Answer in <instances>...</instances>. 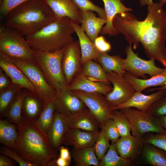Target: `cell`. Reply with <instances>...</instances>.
<instances>
[{
  "label": "cell",
  "instance_id": "obj_3",
  "mask_svg": "<svg viewBox=\"0 0 166 166\" xmlns=\"http://www.w3.org/2000/svg\"><path fill=\"white\" fill-rule=\"evenodd\" d=\"M5 18L4 25L16 30L25 37L57 18L45 0H29L14 8Z\"/></svg>",
  "mask_w": 166,
  "mask_h": 166
},
{
  "label": "cell",
  "instance_id": "obj_39",
  "mask_svg": "<svg viewBox=\"0 0 166 166\" xmlns=\"http://www.w3.org/2000/svg\"><path fill=\"white\" fill-rule=\"evenodd\" d=\"M102 128H103L107 136L112 143H115L120 137L118 130L114 121L111 118L105 121Z\"/></svg>",
  "mask_w": 166,
  "mask_h": 166
},
{
  "label": "cell",
  "instance_id": "obj_4",
  "mask_svg": "<svg viewBox=\"0 0 166 166\" xmlns=\"http://www.w3.org/2000/svg\"><path fill=\"white\" fill-rule=\"evenodd\" d=\"M75 33L71 19L57 18L34 34L26 38L32 49L50 52L61 49L74 40Z\"/></svg>",
  "mask_w": 166,
  "mask_h": 166
},
{
  "label": "cell",
  "instance_id": "obj_14",
  "mask_svg": "<svg viewBox=\"0 0 166 166\" xmlns=\"http://www.w3.org/2000/svg\"><path fill=\"white\" fill-rule=\"evenodd\" d=\"M54 101L56 110L65 117L87 107L81 99L68 89L57 92Z\"/></svg>",
  "mask_w": 166,
  "mask_h": 166
},
{
  "label": "cell",
  "instance_id": "obj_12",
  "mask_svg": "<svg viewBox=\"0 0 166 166\" xmlns=\"http://www.w3.org/2000/svg\"><path fill=\"white\" fill-rule=\"evenodd\" d=\"M81 50L78 40H74L64 48L62 61L63 72L68 85L82 70Z\"/></svg>",
  "mask_w": 166,
  "mask_h": 166
},
{
  "label": "cell",
  "instance_id": "obj_22",
  "mask_svg": "<svg viewBox=\"0 0 166 166\" xmlns=\"http://www.w3.org/2000/svg\"><path fill=\"white\" fill-rule=\"evenodd\" d=\"M71 23L79 39L81 50V63L82 65L86 61L92 60L96 61L100 53L94 43L89 39L79 24L71 20Z\"/></svg>",
  "mask_w": 166,
  "mask_h": 166
},
{
  "label": "cell",
  "instance_id": "obj_19",
  "mask_svg": "<svg viewBox=\"0 0 166 166\" xmlns=\"http://www.w3.org/2000/svg\"><path fill=\"white\" fill-rule=\"evenodd\" d=\"M57 18L68 17L74 22L81 23L80 10L73 0H45Z\"/></svg>",
  "mask_w": 166,
  "mask_h": 166
},
{
  "label": "cell",
  "instance_id": "obj_53",
  "mask_svg": "<svg viewBox=\"0 0 166 166\" xmlns=\"http://www.w3.org/2000/svg\"><path fill=\"white\" fill-rule=\"evenodd\" d=\"M122 1V2H124V0H121Z\"/></svg>",
  "mask_w": 166,
  "mask_h": 166
},
{
  "label": "cell",
  "instance_id": "obj_18",
  "mask_svg": "<svg viewBox=\"0 0 166 166\" xmlns=\"http://www.w3.org/2000/svg\"><path fill=\"white\" fill-rule=\"evenodd\" d=\"M65 117L70 128L94 132L100 127L98 120L87 107Z\"/></svg>",
  "mask_w": 166,
  "mask_h": 166
},
{
  "label": "cell",
  "instance_id": "obj_44",
  "mask_svg": "<svg viewBox=\"0 0 166 166\" xmlns=\"http://www.w3.org/2000/svg\"><path fill=\"white\" fill-rule=\"evenodd\" d=\"M94 43L97 48L101 52L106 53L111 49L110 43L107 41L103 36L98 37Z\"/></svg>",
  "mask_w": 166,
  "mask_h": 166
},
{
  "label": "cell",
  "instance_id": "obj_37",
  "mask_svg": "<svg viewBox=\"0 0 166 166\" xmlns=\"http://www.w3.org/2000/svg\"><path fill=\"white\" fill-rule=\"evenodd\" d=\"M101 129L93 146L95 154L99 160L103 158L110 145L109 143V140L103 128Z\"/></svg>",
  "mask_w": 166,
  "mask_h": 166
},
{
  "label": "cell",
  "instance_id": "obj_35",
  "mask_svg": "<svg viewBox=\"0 0 166 166\" xmlns=\"http://www.w3.org/2000/svg\"><path fill=\"white\" fill-rule=\"evenodd\" d=\"M26 92L21 91L15 97L6 113L7 117L18 125L22 121V102Z\"/></svg>",
  "mask_w": 166,
  "mask_h": 166
},
{
  "label": "cell",
  "instance_id": "obj_32",
  "mask_svg": "<svg viewBox=\"0 0 166 166\" xmlns=\"http://www.w3.org/2000/svg\"><path fill=\"white\" fill-rule=\"evenodd\" d=\"M56 109L54 100L44 104V109L35 123L47 134L53 121Z\"/></svg>",
  "mask_w": 166,
  "mask_h": 166
},
{
  "label": "cell",
  "instance_id": "obj_49",
  "mask_svg": "<svg viewBox=\"0 0 166 166\" xmlns=\"http://www.w3.org/2000/svg\"><path fill=\"white\" fill-rule=\"evenodd\" d=\"M152 0H140V3L141 6L147 5L148 6L152 5L153 3Z\"/></svg>",
  "mask_w": 166,
  "mask_h": 166
},
{
  "label": "cell",
  "instance_id": "obj_25",
  "mask_svg": "<svg viewBox=\"0 0 166 166\" xmlns=\"http://www.w3.org/2000/svg\"><path fill=\"white\" fill-rule=\"evenodd\" d=\"M162 73L147 79L136 77L125 71L124 76L126 80L132 85L136 91L142 92L144 89L152 87L161 86L166 84V68Z\"/></svg>",
  "mask_w": 166,
  "mask_h": 166
},
{
  "label": "cell",
  "instance_id": "obj_43",
  "mask_svg": "<svg viewBox=\"0 0 166 166\" xmlns=\"http://www.w3.org/2000/svg\"><path fill=\"white\" fill-rule=\"evenodd\" d=\"M0 152L11 158L18 163L20 166H35L25 161L13 149L6 146L0 148Z\"/></svg>",
  "mask_w": 166,
  "mask_h": 166
},
{
  "label": "cell",
  "instance_id": "obj_40",
  "mask_svg": "<svg viewBox=\"0 0 166 166\" xmlns=\"http://www.w3.org/2000/svg\"><path fill=\"white\" fill-rule=\"evenodd\" d=\"M147 111L157 117L166 115V94L154 103Z\"/></svg>",
  "mask_w": 166,
  "mask_h": 166
},
{
  "label": "cell",
  "instance_id": "obj_24",
  "mask_svg": "<svg viewBox=\"0 0 166 166\" xmlns=\"http://www.w3.org/2000/svg\"><path fill=\"white\" fill-rule=\"evenodd\" d=\"M44 104L36 94L26 92L22 102L23 120L35 122L42 111Z\"/></svg>",
  "mask_w": 166,
  "mask_h": 166
},
{
  "label": "cell",
  "instance_id": "obj_31",
  "mask_svg": "<svg viewBox=\"0 0 166 166\" xmlns=\"http://www.w3.org/2000/svg\"><path fill=\"white\" fill-rule=\"evenodd\" d=\"M142 154L148 164L153 166H166V153L161 149L152 144H146Z\"/></svg>",
  "mask_w": 166,
  "mask_h": 166
},
{
  "label": "cell",
  "instance_id": "obj_9",
  "mask_svg": "<svg viewBox=\"0 0 166 166\" xmlns=\"http://www.w3.org/2000/svg\"><path fill=\"white\" fill-rule=\"evenodd\" d=\"M131 44H129L124 49L126 58L123 60L124 70L133 76L142 79H146V74L152 77L163 72L165 68L157 67L155 64V60L149 59L145 60L139 57L137 53L133 50Z\"/></svg>",
  "mask_w": 166,
  "mask_h": 166
},
{
  "label": "cell",
  "instance_id": "obj_29",
  "mask_svg": "<svg viewBox=\"0 0 166 166\" xmlns=\"http://www.w3.org/2000/svg\"><path fill=\"white\" fill-rule=\"evenodd\" d=\"M81 66L82 71L89 79L110 85L106 73L100 64L90 60L85 62Z\"/></svg>",
  "mask_w": 166,
  "mask_h": 166
},
{
  "label": "cell",
  "instance_id": "obj_20",
  "mask_svg": "<svg viewBox=\"0 0 166 166\" xmlns=\"http://www.w3.org/2000/svg\"><path fill=\"white\" fill-rule=\"evenodd\" d=\"M104 2L106 16V23L100 34L109 36L117 35L113 25V21L117 14L132 11L131 8L126 7L121 0H101Z\"/></svg>",
  "mask_w": 166,
  "mask_h": 166
},
{
  "label": "cell",
  "instance_id": "obj_51",
  "mask_svg": "<svg viewBox=\"0 0 166 166\" xmlns=\"http://www.w3.org/2000/svg\"><path fill=\"white\" fill-rule=\"evenodd\" d=\"M160 89L166 90V84L161 86H160L157 88H151L149 89L148 90V92H152L155 90H158Z\"/></svg>",
  "mask_w": 166,
  "mask_h": 166
},
{
  "label": "cell",
  "instance_id": "obj_5",
  "mask_svg": "<svg viewBox=\"0 0 166 166\" xmlns=\"http://www.w3.org/2000/svg\"><path fill=\"white\" fill-rule=\"evenodd\" d=\"M64 48L52 52L33 49L35 61L47 82L57 92L67 89L68 86L62 66Z\"/></svg>",
  "mask_w": 166,
  "mask_h": 166
},
{
  "label": "cell",
  "instance_id": "obj_2",
  "mask_svg": "<svg viewBox=\"0 0 166 166\" xmlns=\"http://www.w3.org/2000/svg\"><path fill=\"white\" fill-rule=\"evenodd\" d=\"M17 128L18 138L13 149L35 166H56L57 151L51 145L47 134L34 122L25 120Z\"/></svg>",
  "mask_w": 166,
  "mask_h": 166
},
{
  "label": "cell",
  "instance_id": "obj_23",
  "mask_svg": "<svg viewBox=\"0 0 166 166\" xmlns=\"http://www.w3.org/2000/svg\"><path fill=\"white\" fill-rule=\"evenodd\" d=\"M81 27L89 38L94 43L95 39L106 23V19L97 17L90 10L80 11Z\"/></svg>",
  "mask_w": 166,
  "mask_h": 166
},
{
  "label": "cell",
  "instance_id": "obj_26",
  "mask_svg": "<svg viewBox=\"0 0 166 166\" xmlns=\"http://www.w3.org/2000/svg\"><path fill=\"white\" fill-rule=\"evenodd\" d=\"M142 141V138H137L132 135L120 137L115 143L116 150L120 156L130 160L137 154Z\"/></svg>",
  "mask_w": 166,
  "mask_h": 166
},
{
  "label": "cell",
  "instance_id": "obj_52",
  "mask_svg": "<svg viewBox=\"0 0 166 166\" xmlns=\"http://www.w3.org/2000/svg\"><path fill=\"white\" fill-rule=\"evenodd\" d=\"M160 2H163L165 4H166V0H158Z\"/></svg>",
  "mask_w": 166,
  "mask_h": 166
},
{
  "label": "cell",
  "instance_id": "obj_38",
  "mask_svg": "<svg viewBox=\"0 0 166 166\" xmlns=\"http://www.w3.org/2000/svg\"><path fill=\"white\" fill-rule=\"evenodd\" d=\"M80 11L90 10L96 12L99 17L106 19L104 9L94 4L90 0H73Z\"/></svg>",
  "mask_w": 166,
  "mask_h": 166
},
{
  "label": "cell",
  "instance_id": "obj_6",
  "mask_svg": "<svg viewBox=\"0 0 166 166\" xmlns=\"http://www.w3.org/2000/svg\"><path fill=\"white\" fill-rule=\"evenodd\" d=\"M0 52L12 58L36 61L33 49L25 37L16 30L4 25L0 26Z\"/></svg>",
  "mask_w": 166,
  "mask_h": 166
},
{
  "label": "cell",
  "instance_id": "obj_30",
  "mask_svg": "<svg viewBox=\"0 0 166 166\" xmlns=\"http://www.w3.org/2000/svg\"><path fill=\"white\" fill-rule=\"evenodd\" d=\"M17 127L6 120H0V143L13 149L18 137Z\"/></svg>",
  "mask_w": 166,
  "mask_h": 166
},
{
  "label": "cell",
  "instance_id": "obj_33",
  "mask_svg": "<svg viewBox=\"0 0 166 166\" xmlns=\"http://www.w3.org/2000/svg\"><path fill=\"white\" fill-rule=\"evenodd\" d=\"M22 89L19 86L13 84L10 86L0 91L1 118L5 117L8 108L17 95L22 91Z\"/></svg>",
  "mask_w": 166,
  "mask_h": 166
},
{
  "label": "cell",
  "instance_id": "obj_8",
  "mask_svg": "<svg viewBox=\"0 0 166 166\" xmlns=\"http://www.w3.org/2000/svg\"><path fill=\"white\" fill-rule=\"evenodd\" d=\"M120 110L128 121L133 136L142 138L144 134L148 132L166 134V130L162 125L159 118L151 115L147 111L132 108Z\"/></svg>",
  "mask_w": 166,
  "mask_h": 166
},
{
  "label": "cell",
  "instance_id": "obj_42",
  "mask_svg": "<svg viewBox=\"0 0 166 166\" xmlns=\"http://www.w3.org/2000/svg\"><path fill=\"white\" fill-rule=\"evenodd\" d=\"M29 0H0V12L5 17L11 10Z\"/></svg>",
  "mask_w": 166,
  "mask_h": 166
},
{
  "label": "cell",
  "instance_id": "obj_41",
  "mask_svg": "<svg viewBox=\"0 0 166 166\" xmlns=\"http://www.w3.org/2000/svg\"><path fill=\"white\" fill-rule=\"evenodd\" d=\"M144 141L146 144H152L166 153V134L156 133L149 136Z\"/></svg>",
  "mask_w": 166,
  "mask_h": 166
},
{
  "label": "cell",
  "instance_id": "obj_50",
  "mask_svg": "<svg viewBox=\"0 0 166 166\" xmlns=\"http://www.w3.org/2000/svg\"><path fill=\"white\" fill-rule=\"evenodd\" d=\"M158 118L162 125L166 130V115L161 116Z\"/></svg>",
  "mask_w": 166,
  "mask_h": 166
},
{
  "label": "cell",
  "instance_id": "obj_21",
  "mask_svg": "<svg viewBox=\"0 0 166 166\" xmlns=\"http://www.w3.org/2000/svg\"><path fill=\"white\" fill-rule=\"evenodd\" d=\"M69 128L65 117L55 110L53 121L47 135L51 145L57 151Z\"/></svg>",
  "mask_w": 166,
  "mask_h": 166
},
{
  "label": "cell",
  "instance_id": "obj_10",
  "mask_svg": "<svg viewBox=\"0 0 166 166\" xmlns=\"http://www.w3.org/2000/svg\"><path fill=\"white\" fill-rule=\"evenodd\" d=\"M69 90L83 102L97 118L101 128L103 126L105 121L111 118L112 110L105 96L98 93Z\"/></svg>",
  "mask_w": 166,
  "mask_h": 166
},
{
  "label": "cell",
  "instance_id": "obj_48",
  "mask_svg": "<svg viewBox=\"0 0 166 166\" xmlns=\"http://www.w3.org/2000/svg\"><path fill=\"white\" fill-rule=\"evenodd\" d=\"M70 163L67 160L59 156L55 161L56 166H69Z\"/></svg>",
  "mask_w": 166,
  "mask_h": 166
},
{
  "label": "cell",
  "instance_id": "obj_47",
  "mask_svg": "<svg viewBox=\"0 0 166 166\" xmlns=\"http://www.w3.org/2000/svg\"><path fill=\"white\" fill-rule=\"evenodd\" d=\"M58 150L60 152L59 156L70 163L71 157L68 148L64 146H60Z\"/></svg>",
  "mask_w": 166,
  "mask_h": 166
},
{
  "label": "cell",
  "instance_id": "obj_16",
  "mask_svg": "<svg viewBox=\"0 0 166 166\" xmlns=\"http://www.w3.org/2000/svg\"><path fill=\"white\" fill-rule=\"evenodd\" d=\"M166 94V90L165 89L158 90L156 92L149 95L136 91L128 101L121 105L111 108V109L114 110L132 108L141 111H147L154 103Z\"/></svg>",
  "mask_w": 166,
  "mask_h": 166
},
{
  "label": "cell",
  "instance_id": "obj_11",
  "mask_svg": "<svg viewBox=\"0 0 166 166\" xmlns=\"http://www.w3.org/2000/svg\"><path fill=\"white\" fill-rule=\"evenodd\" d=\"M106 73L109 81L113 85L112 90L105 96L111 108L128 101L136 91L124 76L114 72Z\"/></svg>",
  "mask_w": 166,
  "mask_h": 166
},
{
  "label": "cell",
  "instance_id": "obj_34",
  "mask_svg": "<svg viewBox=\"0 0 166 166\" xmlns=\"http://www.w3.org/2000/svg\"><path fill=\"white\" fill-rule=\"evenodd\" d=\"M131 164L129 159L124 158L118 155L115 148L114 143H112L102 159L99 166H129Z\"/></svg>",
  "mask_w": 166,
  "mask_h": 166
},
{
  "label": "cell",
  "instance_id": "obj_7",
  "mask_svg": "<svg viewBox=\"0 0 166 166\" xmlns=\"http://www.w3.org/2000/svg\"><path fill=\"white\" fill-rule=\"evenodd\" d=\"M12 59L33 85L36 94L45 104L54 100L57 92L48 84L36 61Z\"/></svg>",
  "mask_w": 166,
  "mask_h": 166
},
{
  "label": "cell",
  "instance_id": "obj_46",
  "mask_svg": "<svg viewBox=\"0 0 166 166\" xmlns=\"http://www.w3.org/2000/svg\"><path fill=\"white\" fill-rule=\"evenodd\" d=\"M10 157L1 154L0 155V166H15L16 164Z\"/></svg>",
  "mask_w": 166,
  "mask_h": 166
},
{
  "label": "cell",
  "instance_id": "obj_45",
  "mask_svg": "<svg viewBox=\"0 0 166 166\" xmlns=\"http://www.w3.org/2000/svg\"><path fill=\"white\" fill-rule=\"evenodd\" d=\"M10 78L0 68V91L11 85L13 83Z\"/></svg>",
  "mask_w": 166,
  "mask_h": 166
},
{
  "label": "cell",
  "instance_id": "obj_36",
  "mask_svg": "<svg viewBox=\"0 0 166 166\" xmlns=\"http://www.w3.org/2000/svg\"><path fill=\"white\" fill-rule=\"evenodd\" d=\"M111 118L115 122L118 130L120 137H126L131 135V129L129 122L121 110H112Z\"/></svg>",
  "mask_w": 166,
  "mask_h": 166
},
{
  "label": "cell",
  "instance_id": "obj_13",
  "mask_svg": "<svg viewBox=\"0 0 166 166\" xmlns=\"http://www.w3.org/2000/svg\"><path fill=\"white\" fill-rule=\"evenodd\" d=\"M0 67L11 79L13 84L22 89L35 93L34 88L23 72L10 57L0 52Z\"/></svg>",
  "mask_w": 166,
  "mask_h": 166
},
{
  "label": "cell",
  "instance_id": "obj_54",
  "mask_svg": "<svg viewBox=\"0 0 166 166\" xmlns=\"http://www.w3.org/2000/svg\"></svg>",
  "mask_w": 166,
  "mask_h": 166
},
{
  "label": "cell",
  "instance_id": "obj_27",
  "mask_svg": "<svg viewBox=\"0 0 166 166\" xmlns=\"http://www.w3.org/2000/svg\"><path fill=\"white\" fill-rule=\"evenodd\" d=\"M71 155L77 166H99V160L95 153L94 146L80 149L73 148Z\"/></svg>",
  "mask_w": 166,
  "mask_h": 166
},
{
  "label": "cell",
  "instance_id": "obj_15",
  "mask_svg": "<svg viewBox=\"0 0 166 166\" xmlns=\"http://www.w3.org/2000/svg\"><path fill=\"white\" fill-rule=\"evenodd\" d=\"M113 87L104 82L94 81L89 79L82 71L77 73L70 83L67 89L87 93H98L105 96L111 92Z\"/></svg>",
  "mask_w": 166,
  "mask_h": 166
},
{
  "label": "cell",
  "instance_id": "obj_1",
  "mask_svg": "<svg viewBox=\"0 0 166 166\" xmlns=\"http://www.w3.org/2000/svg\"><path fill=\"white\" fill-rule=\"evenodd\" d=\"M163 2L148 6L146 18L140 21L129 12L117 14L113 21L117 34L124 37L136 49L139 43L149 59L157 61L166 68V12Z\"/></svg>",
  "mask_w": 166,
  "mask_h": 166
},
{
  "label": "cell",
  "instance_id": "obj_28",
  "mask_svg": "<svg viewBox=\"0 0 166 166\" xmlns=\"http://www.w3.org/2000/svg\"><path fill=\"white\" fill-rule=\"evenodd\" d=\"M123 60L118 55L111 56L106 52H101L96 61L106 73L114 72L124 76L125 71L123 67Z\"/></svg>",
  "mask_w": 166,
  "mask_h": 166
},
{
  "label": "cell",
  "instance_id": "obj_17",
  "mask_svg": "<svg viewBox=\"0 0 166 166\" xmlns=\"http://www.w3.org/2000/svg\"><path fill=\"white\" fill-rule=\"evenodd\" d=\"M99 132H90L77 128H70L63 140L62 144L77 149L94 146Z\"/></svg>",
  "mask_w": 166,
  "mask_h": 166
}]
</instances>
